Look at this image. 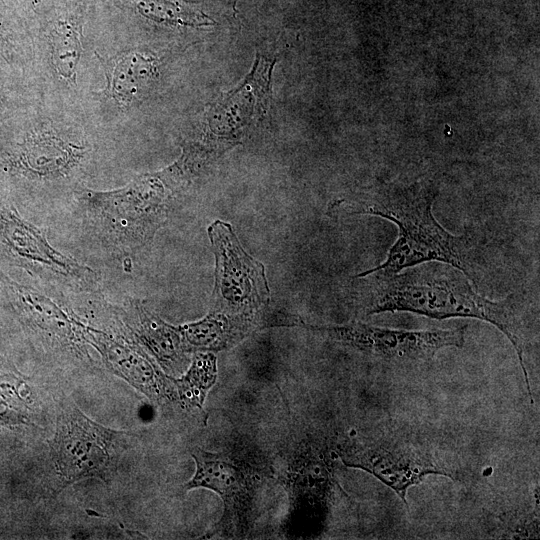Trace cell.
<instances>
[{"label": "cell", "mask_w": 540, "mask_h": 540, "mask_svg": "<svg viewBox=\"0 0 540 540\" xmlns=\"http://www.w3.org/2000/svg\"><path fill=\"white\" fill-rule=\"evenodd\" d=\"M0 285L12 308L30 327L62 345L82 350V345L87 343V326L72 314L38 290L11 280L1 271Z\"/></svg>", "instance_id": "8fae6325"}, {"label": "cell", "mask_w": 540, "mask_h": 540, "mask_svg": "<svg viewBox=\"0 0 540 540\" xmlns=\"http://www.w3.org/2000/svg\"><path fill=\"white\" fill-rule=\"evenodd\" d=\"M126 316L136 336L163 367L181 360L186 349L177 326L164 322L139 301H131Z\"/></svg>", "instance_id": "9a60e30c"}, {"label": "cell", "mask_w": 540, "mask_h": 540, "mask_svg": "<svg viewBox=\"0 0 540 540\" xmlns=\"http://www.w3.org/2000/svg\"><path fill=\"white\" fill-rule=\"evenodd\" d=\"M251 319L214 310L200 321L177 327L186 351H219L241 340Z\"/></svg>", "instance_id": "2e32d148"}, {"label": "cell", "mask_w": 540, "mask_h": 540, "mask_svg": "<svg viewBox=\"0 0 540 540\" xmlns=\"http://www.w3.org/2000/svg\"><path fill=\"white\" fill-rule=\"evenodd\" d=\"M436 195L431 184L382 187L359 198L336 200L329 213L378 216L398 227L385 261L368 271L391 274L436 261L456 267L475 283L472 246L466 236L450 233L436 220L432 211Z\"/></svg>", "instance_id": "7a4b0ae2"}, {"label": "cell", "mask_w": 540, "mask_h": 540, "mask_svg": "<svg viewBox=\"0 0 540 540\" xmlns=\"http://www.w3.org/2000/svg\"><path fill=\"white\" fill-rule=\"evenodd\" d=\"M49 42L55 71L62 79L74 84L83 50L77 27L68 22L58 23L50 32Z\"/></svg>", "instance_id": "d6986e66"}, {"label": "cell", "mask_w": 540, "mask_h": 540, "mask_svg": "<svg viewBox=\"0 0 540 540\" xmlns=\"http://www.w3.org/2000/svg\"><path fill=\"white\" fill-rule=\"evenodd\" d=\"M139 12L158 23L181 26H208L213 20L207 16L196 1L191 0H140Z\"/></svg>", "instance_id": "ac0fdd59"}, {"label": "cell", "mask_w": 540, "mask_h": 540, "mask_svg": "<svg viewBox=\"0 0 540 540\" xmlns=\"http://www.w3.org/2000/svg\"><path fill=\"white\" fill-rule=\"evenodd\" d=\"M122 432L106 428L69 406L58 416L49 440L52 459L64 488L87 478L107 479L115 441Z\"/></svg>", "instance_id": "52a82bcc"}, {"label": "cell", "mask_w": 540, "mask_h": 540, "mask_svg": "<svg viewBox=\"0 0 540 540\" xmlns=\"http://www.w3.org/2000/svg\"><path fill=\"white\" fill-rule=\"evenodd\" d=\"M106 87L102 93L121 106H131L147 94L157 76L156 59L127 51L105 65Z\"/></svg>", "instance_id": "4fadbf2b"}, {"label": "cell", "mask_w": 540, "mask_h": 540, "mask_svg": "<svg viewBox=\"0 0 540 540\" xmlns=\"http://www.w3.org/2000/svg\"><path fill=\"white\" fill-rule=\"evenodd\" d=\"M191 455L196 470L186 490L206 488L216 492L224 504L218 529L239 535L249 529L257 487L255 468L231 452H209L194 448Z\"/></svg>", "instance_id": "9c48e42d"}, {"label": "cell", "mask_w": 540, "mask_h": 540, "mask_svg": "<svg viewBox=\"0 0 540 540\" xmlns=\"http://www.w3.org/2000/svg\"><path fill=\"white\" fill-rule=\"evenodd\" d=\"M0 246L11 263L38 276L84 291L98 284L96 271L56 250L44 231L13 207L0 209Z\"/></svg>", "instance_id": "ba28073f"}, {"label": "cell", "mask_w": 540, "mask_h": 540, "mask_svg": "<svg viewBox=\"0 0 540 540\" xmlns=\"http://www.w3.org/2000/svg\"><path fill=\"white\" fill-rule=\"evenodd\" d=\"M342 463L373 475L392 489L408 507L407 491L429 475L458 480L460 472L430 448L392 436L355 437L336 449Z\"/></svg>", "instance_id": "277c9868"}, {"label": "cell", "mask_w": 540, "mask_h": 540, "mask_svg": "<svg viewBox=\"0 0 540 540\" xmlns=\"http://www.w3.org/2000/svg\"><path fill=\"white\" fill-rule=\"evenodd\" d=\"M165 173L144 174L112 191L86 190L80 195L92 233L108 249L127 254L152 238L166 217Z\"/></svg>", "instance_id": "3957f363"}, {"label": "cell", "mask_w": 540, "mask_h": 540, "mask_svg": "<svg viewBox=\"0 0 540 540\" xmlns=\"http://www.w3.org/2000/svg\"><path fill=\"white\" fill-rule=\"evenodd\" d=\"M367 357L390 364L425 363L443 348H462L466 327L407 330L362 322L314 326L300 323Z\"/></svg>", "instance_id": "5b68a950"}, {"label": "cell", "mask_w": 540, "mask_h": 540, "mask_svg": "<svg viewBox=\"0 0 540 540\" xmlns=\"http://www.w3.org/2000/svg\"><path fill=\"white\" fill-rule=\"evenodd\" d=\"M23 385L14 374H0V429L28 424L30 408L22 394Z\"/></svg>", "instance_id": "ffe728a7"}, {"label": "cell", "mask_w": 540, "mask_h": 540, "mask_svg": "<svg viewBox=\"0 0 540 540\" xmlns=\"http://www.w3.org/2000/svg\"><path fill=\"white\" fill-rule=\"evenodd\" d=\"M322 448L310 444L299 447L286 473V486L293 502L299 499L326 500L333 491L335 479Z\"/></svg>", "instance_id": "5bb4252c"}, {"label": "cell", "mask_w": 540, "mask_h": 540, "mask_svg": "<svg viewBox=\"0 0 540 540\" xmlns=\"http://www.w3.org/2000/svg\"><path fill=\"white\" fill-rule=\"evenodd\" d=\"M86 342L99 351L110 371L151 401L162 404L175 398L169 385L170 377L164 375L137 344L120 335L108 334L89 326Z\"/></svg>", "instance_id": "30bf717a"}, {"label": "cell", "mask_w": 540, "mask_h": 540, "mask_svg": "<svg viewBox=\"0 0 540 540\" xmlns=\"http://www.w3.org/2000/svg\"><path fill=\"white\" fill-rule=\"evenodd\" d=\"M84 147L53 133L31 136L17 154V167L34 178L53 179L67 175L81 160Z\"/></svg>", "instance_id": "7c38bea8"}, {"label": "cell", "mask_w": 540, "mask_h": 540, "mask_svg": "<svg viewBox=\"0 0 540 540\" xmlns=\"http://www.w3.org/2000/svg\"><path fill=\"white\" fill-rule=\"evenodd\" d=\"M215 255V311L253 318L270 299L264 265L241 246L232 226L216 220L208 227Z\"/></svg>", "instance_id": "8992f818"}, {"label": "cell", "mask_w": 540, "mask_h": 540, "mask_svg": "<svg viewBox=\"0 0 540 540\" xmlns=\"http://www.w3.org/2000/svg\"><path fill=\"white\" fill-rule=\"evenodd\" d=\"M217 378L216 357L211 352L194 355L188 371L179 379L170 377L177 388L180 400L189 408H202L210 388Z\"/></svg>", "instance_id": "e0dca14e"}, {"label": "cell", "mask_w": 540, "mask_h": 540, "mask_svg": "<svg viewBox=\"0 0 540 540\" xmlns=\"http://www.w3.org/2000/svg\"><path fill=\"white\" fill-rule=\"evenodd\" d=\"M357 278L363 280L362 306L366 315L410 312L437 320L475 318L495 326L513 345L533 401L522 323L512 296L492 301L480 295L461 270L436 261L391 274L367 270Z\"/></svg>", "instance_id": "6da1fadb"}]
</instances>
